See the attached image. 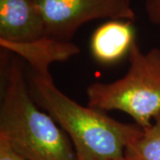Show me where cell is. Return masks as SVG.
Segmentation results:
<instances>
[{
  "instance_id": "obj_8",
  "label": "cell",
  "mask_w": 160,
  "mask_h": 160,
  "mask_svg": "<svg viewBox=\"0 0 160 160\" xmlns=\"http://www.w3.org/2000/svg\"><path fill=\"white\" fill-rule=\"evenodd\" d=\"M126 160H160V114L128 144Z\"/></svg>"
},
{
  "instance_id": "obj_1",
  "label": "cell",
  "mask_w": 160,
  "mask_h": 160,
  "mask_svg": "<svg viewBox=\"0 0 160 160\" xmlns=\"http://www.w3.org/2000/svg\"><path fill=\"white\" fill-rule=\"evenodd\" d=\"M29 90L38 105L68 135L77 160L123 159L126 147L142 129L77 102L58 88L51 74L30 72Z\"/></svg>"
},
{
  "instance_id": "obj_2",
  "label": "cell",
  "mask_w": 160,
  "mask_h": 160,
  "mask_svg": "<svg viewBox=\"0 0 160 160\" xmlns=\"http://www.w3.org/2000/svg\"><path fill=\"white\" fill-rule=\"evenodd\" d=\"M4 65L0 138L27 160H77L68 135L32 97L22 62L13 56Z\"/></svg>"
},
{
  "instance_id": "obj_4",
  "label": "cell",
  "mask_w": 160,
  "mask_h": 160,
  "mask_svg": "<svg viewBox=\"0 0 160 160\" xmlns=\"http://www.w3.org/2000/svg\"><path fill=\"white\" fill-rule=\"evenodd\" d=\"M35 4L46 36L63 41H70L82 25L93 20H135L131 0H35Z\"/></svg>"
},
{
  "instance_id": "obj_3",
  "label": "cell",
  "mask_w": 160,
  "mask_h": 160,
  "mask_svg": "<svg viewBox=\"0 0 160 160\" xmlns=\"http://www.w3.org/2000/svg\"><path fill=\"white\" fill-rule=\"evenodd\" d=\"M128 61L124 77L87 86V105L102 111H122L145 128L160 114V48L143 52L135 41Z\"/></svg>"
},
{
  "instance_id": "obj_10",
  "label": "cell",
  "mask_w": 160,
  "mask_h": 160,
  "mask_svg": "<svg viewBox=\"0 0 160 160\" xmlns=\"http://www.w3.org/2000/svg\"><path fill=\"white\" fill-rule=\"evenodd\" d=\"M0 160H27L17 153L10 146V144L0 138Z\"/></svg>"
},
{
  "instance_id": "obj_11",
  "label": "cell",
  "mask_w": 160,
  "mask_h": 160,
  "mask_svg": "<svg viewBox=\"0 0 160 160\" xmlns=\"http://www.w3.org/2000/svg\"><path fill=\"white\" fill-rule=\"evenodd\" d=\"M121 160H126V159H125V158H123V159H121Z\"/></svg>"
},
{
  "instance_id": "obj_9",
  "label": "cell",
  "mask_w": 160,
  "mask_h": 160,
  "mask_svg": "<svg viewBox=\"0 0 160 160\" xmlns=\"http://www.w3.org/2000/svg\"><path fill=\"white\" fill-rule=\"evenodd\" d=\"M145 11L150 22L160 25V0H146Z\"/></svg>"
},
{
  "instance_id": "obj_7",
  "label": "cell",
  "mask_w": 160,
  "mask_h": 160,
  "mask_svg": "<svg viewBox=\"0 0 160 160\" xmlns=\"http://www.w3.org/2000/svg\"><path fill=\"white\" fill-rule=\"evenodd\" d=\"M135 41V29L132 21L109 20L93 31L89 48L98 63L113 65L128 57Z\"/></svg>"
},
{
  "instance_id": "obj_5",
  "label": "cell",
  "mask_w": 160,
  "mask_h": 160,
  "mask_svg": "<svg viewBox=\"0 0 160 160\" xmlns=\"http://www.w3.org/2000/svg\"><path fill=\"white\" fill-rule=\"evenodd\" d=\"M46 36L35 0H0V40L26 43Z\"/></svg>"
},
{
  "instance_id": "obj_6",
  "label": "cell",
  "mask_w": 160,
  "mask_h": 160,
  "mask_svg": "<svg viewBox=\"0 0 160 160\" xmlns=\"http://www.w3.org/2000/svg\"><path fill=\"white\" fill-rule=\"evenodd\" d=\"M0 46L1 49L22 58L29 65L30 72L39 75H49L52 63L65 62L80 52L79 47L71 41L56 39L48 36L26 43L0 40Z\"/></svg>"
}]
</instances>
